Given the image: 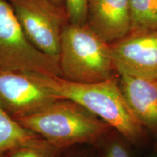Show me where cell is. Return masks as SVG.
Segmentation results:
<instances>
[{
	"mask_svg": "<svg viewBox=\"0 0 157 157\" xmlns=\"http://www.w3.org/2000/svg\"><path fill=\"white\" fill-rule=\"evenodd\" d=\"M36 74L55 95L82 105L127 140L135 142L143 136V127L131 111L115 77L96 83H77L58 76Z\"/></svg>",
	"mask_w": 157,
	"mask_h": 157,
	"instance_id": "obj_1",
	"label": "cell"
},
{
	"mask_svg": "<svg viewBox=\"0 0 157 157\" xmlns=\"http://www.w3.org/2000/svg\"><path fill=\"white\" fill-rule=\"evenodd\" d=\"M87 23L110 44L131 32L129 0H89Z\"/></svg>",
	"mask_w": 157,
	"mask_h": 157,
	"instance_id": "obj_8",
	"label": "cell"
},
{
	"mask_svg": "<svg viewBox=\"0 0 157 157\" xmlns=\"http://www.w3.org/2000/svg\"><path fill=\"white\" fill-rule=\"evenodd\" d=\"M0 67L60 76L58 60L31 44L8 0H0Z\"/></svg>",
	"mask_w": 157,
	"mask_h": 157,
	"instance_id": "obj_4",
	"label": "cell"
},
{
	"mask_svg": "<svg viewBox=\"0 0 157 157\" xmlns=\"http://www.w3.org/2000/svg\"><path fill=\"white\" fill-rule=\"evenodd\" d=\"M1 157H7V155H5V156H1Z\"/></svg>",
	"mask_w": 157,
	"mask_h": 157,
	"instance_id": "obj_16",
	"label": "cell"
},
{
	"mask_svg": "<svg viewBox=\"0 0 157 157\" xmlns=\"http://www.w3.org/2000/svg\"><path fill=\"white\" fill-rule=\"evenodd\" d=\"M63 151L52 146L44 138L18 147L7 154V157H59Z\"/></svg>",
	"mask_w": 157,
	"mask_h": 157,
	"instance_id": "obj_12",
	"label": "cell"
},
{
	"mask_svg": "<svg viewBox=\"0 0 157 157\" xmlns=\"http://www.w3.org/2000/svg\"><path fill=\"white\" fill-rule=\"evenodd\" d=\"M50 1L53 2L55 5L59 6V7L66 8L65 7V0H50Z\"/></svg>",
	"mask_w": 157,
	"mask_h": 157,
	"instance_id": "obj_15",
	"label": "cell"
},
{
	"mask_svg": "<svg viewBox=\"0 0 157 157\" xmlns=\"http://www.w3.org/2000/svg\"><path fill=\"white\" fill-rule=\"evenodd\" d=\"M129 5L130 33L157 31V0H129Z\"/></svg>",
	"mask_w": 157,
	"mask_h": 157,
	"instance_id": "obj_11",
	"label": "cell"
},
{
	"mask_svg": "<svg viewBox=\"0 0 157 157\" xmlns=\"http://www.w3.org/2000/svg\"><path fill=\"white\" fill-rule=\"evenodd\" d=\"M58 99L36 73L0 67V106L15 120L34 114Z\"/></svg>",
	"mask_w": 157,
	"mask_h": 157,
	"instance_id": "obj_6",
	"label": "cell"
},
{
	"mask_svg": "<svg viewBox=\"0 0 157 157\" xmlns=\"http://www.w3.org/2000/svg\"><path fill=\"white\" fill-rule=\"evenodd\" d=\"M58 64L60 77L77 83H96L114 77L111 44L87 23H68L63 31Z\"/></svg>",
	"mask_w": 157,
	"mask_h": 157,
	"instance_id": "obj_3",
	"label": "cell"
},
{
	"mask_svg": "<svg viewBox=\"0 0 157 157\" xmlns=\"http://www.w3.org/2000/svg\"><path fill=\"white\" fill-rule=\"evenodd\" d=\"M111 48L119 74L157 78V31L130 33Z\"/></svg>",
	"mask_w": 157,
	"mask_h": 157,
	"instance_id": "obj_7",
	"label": "cell"
},
{
	"mask_svg": "<svg viewBox=\"0 0 157 157\" xmlns=\"http://www.w3.org/2000/svg\"><path fill=\"white\" fill-rule=\"evenodd\" d=\"M89 0H65V7L68 22L73 24L87 23Z\"/></svg>",
	"mask_w": 157,
	"mask_h": 157,
	"instance_id": "obj_13",
	"label": "cell"
},
{
	"mask_svg": "<svg viewBox=\"0 0 157 157\" xmlns=\"http://www.w3.org/2000/svg\"><path fill=\"white\" fill-rule=\"evenodd\" d=\"M41 137L23 127L0 106V157L13 149L31 144Z\"/></svg>",
	"mask_w": 157,
	"mask_h": 157,
	"instance_id": "obj_10",
	"label": "cell"
},
{
	"mask_svg": "<svg viewBox=\"0 0 157 157\" xmlns=\"http://www.w3.org/2000/svg\"><path fill=\"white\" fill-rule=\"evenodd\" d=\"M8 1H10V0H8Z\"/></svg>",
	"mask_w": 157,
	"mask_h": 157,
	"instance_id": "obj_17",
	"label": "cell"
},
{
	"mask_svg": "<svg viewBox=\"0 0 157 157\" xmlns=\"http://www.w3.org/2000/svg\"><path fill=\"white\" fill-rule=\"evenodd\" d=\"M107 137L101 144L104 145L103 157H132L127 145L119 138H111Z\"/></svg>",
	"mask_w": 157,
	"mask_h": 157,
	"instance_id": "obj_14",
	"label": "cell"
},
{
	"mask_svg": "<svg viewBox=\"0 0 157 157\" xmlns=\"http://www.w3.org/2000/svg\"><path fill=\"white\" fill-rule=\"evenodd\" d=\"M16 121L63 151L76 144H101L113 129L82 105L60 98Z\"/></svg>",
	"mask_w": 157,
	"mask_h": 157,
	"instance_id": "obj_2",
	"label": "cell"
},
{
	"mask_svg": "<svg viewBox=\"0 0 157 157\" xmlns=\"http://www.w3.org/2000/svg\"><path fill=\"white\" fill-rule=\"evenodd\" d=\"M118 82L127 105L143 128L157 133V78L119 74Z\"/></svg>",
	"mask_w": 157,
	"mask_h": 157,
	"instance_id": "obj_9",
	"label": "cell"
},
{
	"mask_svg": "<svg viewBox=\"0 0 157 157\" xmlns=\"http://www.w3.org/2000/svg\"><path fill=\"white\" fill-rule=\"evenodd\" d=\"M25 36L36 49L58 60L63 31L68 23L66 8L50 0H10Z\"/></svg>",
	"mask_w": 157,
	"mask_h": 157,
	"instance_id": "obj_5",
	"label": "cell"
}]
</instances>
